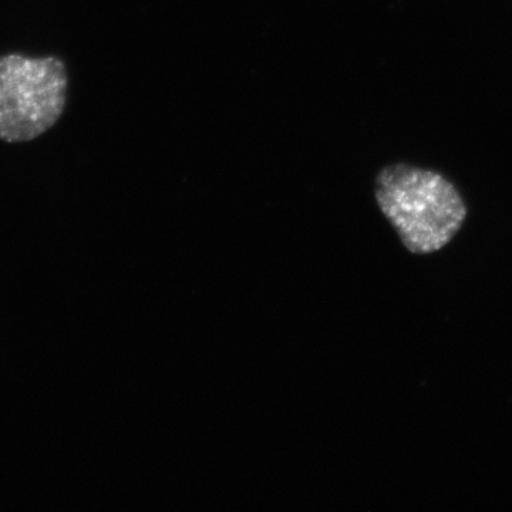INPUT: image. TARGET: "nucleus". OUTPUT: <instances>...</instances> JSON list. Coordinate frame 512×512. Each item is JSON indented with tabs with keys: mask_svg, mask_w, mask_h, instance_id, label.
Returning <instances> with one entry per match:
<instances>
[{
	"mask_svg": "<svg viewBox=\"0 0 512 512\" xmlns=\"http://www.w3.org/2000/svg\"><path fill=\"white\" fill-rule=\"evenodd\" d=\"M375 198L386 220L413 254H431L450 244L467 218V205L443 174L406 163L386 165L376 175Z\"/></svg>",
	"mask_w": 512,
	"mask_h": 512,
	"instance_id": "1",
	"label": "nucleus"
},
{
	"mask_svg": "<svg viewBox=\"0 0 512 512\" xmlns=\"http://www.w3.org/2000/svg\"><path fill=\"white\" fill-rule=\"evenodd\" d=\"M66 64L56 56H0V141L28 143L55 126L66 109Z\"/></svg>",
	"mask_w": 512,
	"mask_h": 512,
	"instance_id": "2",
	"label": "nucleus"
}]
</instances>
